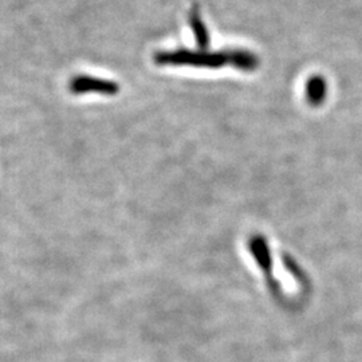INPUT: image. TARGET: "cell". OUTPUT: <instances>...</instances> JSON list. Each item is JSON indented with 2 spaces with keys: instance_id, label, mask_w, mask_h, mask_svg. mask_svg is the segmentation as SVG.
<instances>
[{
  "instance_id": "cell-1",
  "label": "cell",
  "mask_w": 362,
  "mask_h": 362,
  "mask_svg": "<svg viewBox=\"0 0 362 362\" xmlns=\"http://www.w3.org/2000/svg\"><path fill=\"white\" fill-rule=\"evenodd\" d=\"M156 65L160 66H192L219 69L230 65V52H209L207 50L192 52L187 49H177L173 52H158L155 54Z\"/></svg>"
},
{
  "instance_id": "cell-2",
  "label": "cell",
  "mask_w": 362,
  "mask_h": 362,
  "mask_svg": "<svg viewBox=\"0 0 362 362\" xmlns=\"http://www.w3.org/2000/svg\"><path fill=\"white\" fill-rule=\"evenodd\" d=\"M69 89L73 94H86V93H98L104 95H116L119 91V85L110 79L90 77V76H78L74 77Z\"/></svg>"
},
{
  "instance_id": "cell-3",
  "label": "cell",
  "mask_w": 362,
  "mask_h": 362,
  "mask_svg": "<svg viewBox=\"0 0 362 362\" xmlns=\"http://www.w3.org/2000/svg\"><path fill=\"white\" fill-rule=\"evenodd\" d=\"M189 26L194 31L196 43L200 50H207L209 46V34L207 26L202 18V11L197 4H194L192 10L189 11Z\"/></svg>"
},
{
  "instance_id": "cell-4",
  "label": "cell",
  "mask_w": 362,
  "mask_h": 362,
  "mask_svg": "<svg viewBox=\"0 0 362 362\" xmlns=\"http://www.w3.org/2000/svg\"><path fill=\"white\" fill-rule=\"evenodd\" d=\"M230 52V65L243 70V71H254L259 65L258 57L252 52L240 49L228 50Z\"/></svg>"
},
{
  "instance_id": "cell-5",
  "label": "cell",
  "mask_w": 362,
  "mask_h": 362,
  "mask_svg": "<svg viewBox=\"0 0 362 362\" xmlns=\"http://www.w3.org/2000/svg\"><path fill=\"white\" fill-rule=\"evenodd\" d=\"M250 250L252 252V255L255 257V259L258 260L259 266L269 272L270 267H272V263H270V254H269V248L266 246L264 240L262 238H252L250 240Z\"/></svg>"
},
{
  "instance_id": "cell-6",
  "label": "cell",
  "mask_w": 362,
  "mask_h": 362,
  "mask_svg": "<svg viewBox=\"0 0 362 362\" xmlns=\"http://www.w3.org/2000/svg\"><path fill=\"white\" fill-rule=\"evenodd\" d=\"M306 95L311 104H321L326 95V83L324 78H310L306 83Z\"/></svg>"
}]
</instances>
